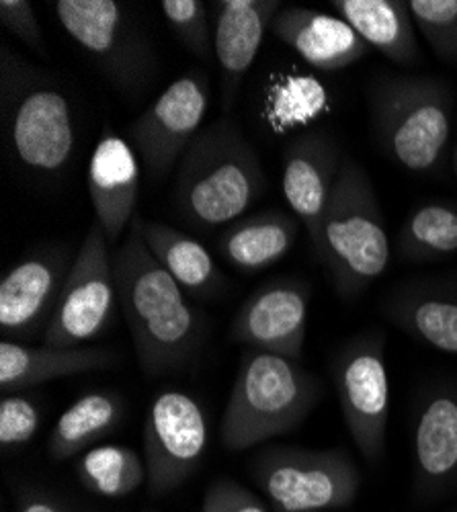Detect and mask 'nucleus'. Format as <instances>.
Returning <instances> with one entry per match:
<instances>
[{"instance_id": "obj_9", "label": "nucleus", "mask_w": 457, "mask_h": 512, "mask_svg": "<svg viewBox=\"0 0 457 512\" xmlns=\"http://www.w3.org/2000/svg\"><path fill=\"white\" fill-rule=\"evenodd\" d=\"M117 304L113 254L103 226L95 222L74 256L58 310L44 334V345L68 349L103 336L113 324Z\"/></svg>"}, {"instance_id": "obj_23", "label": "nucleus", "mask_w": 457, "mask_h": 512, "mask_svg": "<svg viewBox=\"0 0 457 512\" xmlns=\"http://www.w3.org/2000/svg\"><path fill=\"white\" fill-rule=\"evenodd\" d=\"M335 11L347 21L369 48L390 62L412 66L421 60L414 19L402 0H335Z\"/></svg>"}, {"instance_id": "obj_33", "label": "nucleus", "mask_w": 457, "mask_h": 512, "mask_svg": "<svg viewBox=\"0 0 457 512\" xmlns=\"http://www.w3.org/2000/svg\"><path fill=\"white\" fill-rule=\"evenodd\" d=\"M0 23H3L13 35H17L29 48L41 50L44 35H41V27L35 17L33 5L27 3V0H3V3H0Z\"/></svg>"}, {"instance_id": "obj_36", "label": "nucleus", "mask_w": 457, "mask_h": 512, "mask_svg": "<svg viewBox=\"0 0 457 512\" xmlns=\"http://www.w3.org/2000/svg\"><path fill=\"white\" fill-rule=\"evenodd\" d=\"M146 512H152V510H146Z\"/></svg>"}, {"instance_id": "obj_15", "label": "nucleus", "mask_w": 457, "mask_h": 512, "mask_svg": "<svg viewBox=\"0 0 457 512\" xmlns=\"http://www.w3.org/2000/svg\"><path fill=\"white\" fill-rule=\"evenodd\" d=\"M345 154L328 132L312 130L292 140L283 152V193L322 254V222L341 173Z\"/></svg>"}, {"instance_id": "obj_1", "label": "nucleus", "mask_w": 457, "mask_h": 512, "mask_svg": "<svg viewBox=\"0 0 457 512\" xmlns=\"http://www.w3.org/2000/svg\"><path fill=\"white\" fill-rule=\"evenodd\" d=\"M113 271L142 371L160 377L183 369L201 343V320L181 285L150 252L140 213L128 228L126 242L113 252Z\"/></svg>"}, {"instance_id": "obj_3", "label": "nucleus", "mask_w": 457, "mask_h": 512, "mask_svg": "<svg viewBox=\"0 0 457 512\" xmlns=\"http://www.w3.org/2000/svg\"><path fill=\"white\" fill-rule=\"evenodd\" d=\"M265 185L253 144L234 119L222 117L203 127L181 158L173 199L187 224L210 230L234 224Z\"/></svg>"}, {"instance_id": "obj_16", "label": "nucleus", "mask_w": 457, "mask_h": 512, "mask_svg": "<svg viewBox=\"0 0 457 512\" xmlns=\"http://www.w3.org/2000/svg\"><path fill=\"white\" fill-rule=\"evenodd\" d=\"M89 195L97 222L115 244L136 216L140 164L134 148L107 123L89 162Z\"/></svg>"}, {"instance_id": "obj_35", "label": "nucleus", "mask_w": 457, "mask_h": 512, "mask_svg": "<svg viewBox=\"0 0 457 512\" xmlns=\"http://www.w3.org/2000/svg\"><path fill=\"white\" fill-rule=\"evenodd\" d=\"M453 168H455V175H457V148L453 152Z\"/></svg>"}, {"instance_id": "obj_26", "label": "nucleus", "mask_w": 457, "mask_h": 512, "mask_svg": "<svg viewBox=\"0 0 457 512\" xmlns=\"http://www.w3.org/2000/svg\"><path fill=\"white\" fill-rule=\"evenodd\" d=\"M330 109V93L310 74H281L265 93L261 119L273 134H289L320 119Z\"/></svg>"}, {"instance_id": "obj_25", "label": "nucleus", "mask_w": 457, "mask_h": 512, "mask_svg": "<svg viewBox=\"0 0 457 512\" xmlns=\"http://www.w3.org/2000/svg\"><path fill=\"white\" fill-rule=\"evenodd\" d=\"M123 400L113 392H93L78 398L56 422L48 439L50 457L64 461L85 453L111 435L123 420Z\"/></svg>"}, {"instance_id": "obj_29", "label": "nucleus", "mask_w": 457, "mask_h": 512, "mask_svg": "<svg viewBox=\"0 0 457 512\" xmlns=\"http://www.w3.org/2000/svg\"><path fill=\"white\" fill-rule=\"evenodd\" d=\"M414 23L437 58L457 62V0H408Z\"/></svg>"}, {"instance_id": "obj_22", "label": "nucleus", "mask_w": 457, "mask_h": 512, "mask_svg": "<svg viewBox=\"0 0 457 512\" xmlns=\"http://www.w3.org/2000/svg\"><path fill=\"white\" fill-rule=\"evenodd\" d=\"M392 324L429 347L457 355V295L445 287L410 285L384 302Z\"/></svg>"}, {"instance_id": "obj_27", "label": "nucleus", "mask_w": 457, "mask_h": 512, "mask_svg": "<svg viewBox=\"0 0 457 512\" xmlns=\"http://www.w3.org/2000/svg\"><path fill=\"white\" fill-rule=\"evenodd\" d=\"M76 476L89 492L103 498H123L148 482L146 461L121 445H103L82 453Z\"/></svg>"}, {"instance_id": "obj_18", "label": "nucleus", "mask_w": 457, "mask_h": 512, "mask_svg": "<svg viewBox=\"0 0 457 512\" xmlns=\"http://www.w3.org/2000/svg\"><path fill=\"white\" fill-rule=\"evenodd\" d=\"M271 33L310 66L337 72L369 52L363 37L341 17L304 7H285L271 23Z\"/></svg>"}, {"instance_id": "obj_5", "label": "nucleus", "mask_w": 457, "mask_h": 512, "mask_svg": "<svg viewBox=\"0 0 457 512\" xmlns=\"http://www.w3.org/2000/svg\"><path fill=\"white\" fill-rule=\"evenodd\" d=\"M380 201L365 168L345 156L322 222V254L339 295L363 293L390 265Z\"/></svg>"}, {"instance_id": "obj_2", "label": "nucleus", "mask_w": 457, "mask_h": 512, "mask_svg": "<svg viewBox=\"0 0 457 512\" xmlns=\"http://www.w3.org/2000/svg\"><path fill=\"white\" fill-rule=\"evenodd\" d=\"M0 115L13 166L35 179L66 173L76 150V109L62 82L0 46Z\"/></svg>"}, {"instance_id": "obj_14", "label": "nucleus", "mask_w": 457, "mask_h": 512, "mask_svg": "<svg viewBox=\"0 0 457 512\" xmlns=\"http://www.w3.org/2000/svg\"><path fill=\"white\" fill-rule=\"evenodd\" d=\"M308 314L310 285L298 279H277L240 306L230 336L248 349L298 361L306 343Z\"/></svg>"}, {"instance_id": "obj_31", "label": "nucleus", "mask_w": 457, "mask_h": 512, "mask_svg": "<svg viewBox=\"0 0 457 512\" xmlns=\"http://www.w3.org/2000/svg\"><path fill=\"white\" fill-rule=\"evenodd\" d=\"M41 414L35 402L21 394H5L0 400V445L3 449L29 443L39 431Z\"/></svg>"}, {"instance_id": "obj_24", "label": "nucleus", "mask_w": 457, "mask_h": 512, "mask_svg": "<svg viewBox=\"0 0 457 512\" xmlns=\"http://www.w3.org/2000/svg\"><path fill=\"white\" fill-rule=\"evenodd\" d=\"M144 240L154 259L171 273L185 293L197 300H207L224 289V277L212 254L193 236L171 226L144 220Z\"/></svg>"}, {"instance_id": "obj_34", "label": "nucleus", "mask_w": 457, "mask_h": 512, "mask_svg": "<svg viewBox=\"0 0 457 512\" xmlns=\"http://www.w3.org/2000/svg\"><path fill=\"white\" fill-rule=\"evenodd\" d=\"M19 512H72L64 502L54 496L37 490H27L21 494Z\"/></svg>"}, {"instance_id": "obj_19", "label": "nucleus", "mask_w": 457, "mask_h": 512, "mask_svg": "<svg viewBox=\"0 0 457 512\" xmlns=\"http://www.w3.org/2000/svg\"><path fill=\"white\" fill-rule=\"evenodd\" d=\"M117 353L101 347H29L15 340L0 343V388L3 394L35 388L58 377L111 369Z\"/></svg>"}, {"instance_id": "obj_17", "label": "nucleus", "mask_w": 457, "mask_h": 512, "mask_svg": "<svg viewBox=\"0 0 457 512\" xmlns=\"http://www.w3.org/2000/svg\"><path fill=\"white\" fill-rule=\"evenodd\" d=\"M281 11L277 0H222L214 33V54L222 72V107L234 109L238 89L251 70L265 31Z\"/></svg>"}, {"instance_id": "obj_10", "label": "nucleus", "mask_w": 457, "mask_h": 512, "mask_svg": "<svg viewBox=\"0 0 457 512\" xmlns=\"http://www.w3.org/2000/svg\"><path fill=\"white\" fill-rule=\"evenodd\" d=\"M332 381L355 447L369 463H378L386 451L390 416L384 336L373 332L347 343L332 361Z\"/></svg>"}, {"instance_id": "obj_12", "label": "nucleus", "mask_w": 457, "mask_h": 512, "mask_svg": "<svg viewBox=\"0 0 457 512\" xmlns=\"http://www.w3.org/2000/svg\"><path fill=\"white\" fill-rule=\"evenodd\" d=\"M210 431L199 402L183 392L154 398L144 424V461L148 494H171L199 467Z\"/></svg>"}, {"instance_id": "obj_6", "label": "nucleus", "mask_w": 457, "mask_h": 512, "mask_svg": "<svg viewBox=\"0 0 457 512\" xmlns=\"http://www.w3.org/2000/svg\"><path fill=\"white\" fill-rule=\"evenodd\" d=\"M371 127L382 152L412 173H429L451 136L453 93L429 76H394L371 87Z\"/></svg>"}, {"instance_id": "obj_8", "label": "nucleus", "mask_w": 457, "mask_h": 512, "mask_svg": "<svg viewBox=\"0 0 457 512\" xmlns=\"http://www.w3.org/2000/svg\"><path fill=\"white\" fill-rule=\"evenodd\" d=\"M60 25L85 50L113 87L142 95L156 72V56L130 11L113 0H58Z\"/></svg>"}, {"instance_id": "obj_13", "label": "nucleus", "mask_w": 457, "mask_h": 512, "mask_svg": "<svg viewBox=\"0 0 457 512\" xmlns=\"http://www.w3.org/2000/svg\"><path fill=\"white\" fill-rule=\"evenodd\" d=\"M74 265L66 248L31 252L0 281V330L5 340H31L46 334Z\"/></svg>"}, {"instance_id": "obj_21", "label": "nucleus", "mask_w": 457, "mask_h": 512, "mask_svg": "<svg viewBox=\"0 0 457 512\" xmlns=\"http://www.w3.org/2000/svg\"><path fill=\"white\" fill-rule=\"evenodd\" d=\"M298 234V218L283 211H263L230 224L218 238V250L236 271L259 273L292 252Z\"/></svg>"}, {"instance_id": "obj_30", "label": "nucleus", "mask_w": 457, "mask_h": 512, "mask_svg": "<svg viewBox=\"0 0 457 512\" xmlns=\"http://www.w3.org/2000/svg\"><path fill=\"white\" fill-rule=\"evenodd\" d=\"M160 9L181 44L197 58L210 60L214 54V37L207 23L205 5L199 0H162Z\"/></svg>"}, {"instance_id": "obj_11", "label": "nucleus", "mask_w": 457, "mask_h": 512, "mask_svg": "<svg viewBox=\"0 0 457 512\" xmlns=\"http://www.w3.org/2000/svg\"><path fill=\"white\" fill-rule=\"evenodd\" d=\"M212 103L210 80L199 70L177 78L130 127V142L152 183L181 162Z\"/></svg>"}, {"instance_id": "obj_4", "label": "nucleus", "mask_w": 457, "mask_h": 512, "mask_svg": "<svg viewBox=\"0 0 457 512\" xmlns=\"http://www.w3.org/2000/svg\"><path fill=\"white\" fill-rule=\"evenodd\" d=\"M320 394L318 377L298 361L246 349L224 410L222 445L246 451L292 433L314 410Z\"/></svg>"}, {"instance_id": "obj_32", "label": "nucleus", "mask_w": 457, "mask_h": 512, "mask_svg": "<svg viewBox=\"0 0 457 512\" xmlns=\"http://www.w3.org/2000/svg\"><path fill=\"white\" fill-rule=\"evenodd\" d=\"M201 512H269L265 502L242 484L222 478L203 494Z\"/></svg>"}, {"instance_id": "obj_28", "label": "nucleus", "mask_w": 457, "mask_h": 512, "mask_svg": "<svg viewBox=\"0 0 457 512\" xmlns=\"http://www.w3.org/2000/svg\"><path fill=\"white\" fill-rule=\"evenodd\" d=\"M398 252L410 261H431L457 252V207L449 203H423L404 220Z\"/></svg>"}, {"instance_id": "obj_7", "label": "nucleus", "mask_w": 457, "mask_h": 512, "mask_svg": "<svg viewBox=\"0 0 457 512\" xmlns=\"http://www.w3.org/2000/svg\"><path fill=\"white\" fill-rule=\"evenodd\" d=\"M253 476L275 512H330L349 506L361 474L343 449L269 447L257 455Z\"/></svg>"}, {"instance_id": "obj_20", "label": "nucleus", "mask_w": 457, "mask_h": 512, "mask_svg": "<svg viewBox=\"0 0 457 512\" xmlns=\"http://www.w3.org/2000/svg\"><path fill=\"white\" fill-rule=\"evenodd\" d=\"M417 482L437 490L457 478V390L439 388L423 402L414 424Z\"/></svg>"}]
</instances>
